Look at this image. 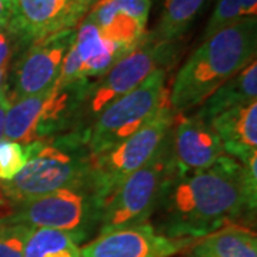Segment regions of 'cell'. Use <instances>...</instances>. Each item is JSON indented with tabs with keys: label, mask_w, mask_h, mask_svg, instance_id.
Listing matches in <instances>:
<instances>
[{
	"label": "cell",
	"mask_w": 257,
	"mask_h": 257,
	"mask_svg": "<svg viewBox=\"0 0 257 257\" xmlns=\"http://www.w3.org/2000/svg\"><path fill=\"white\" fill-rule=\"evenodd\" d=\"M8 72H9V66H5V67L0 69V93L3 92L5 87L8 86V79H6Z\"/></svg>",
	"instance_id": "cell-29"
},
{
	"label": "cell",
	"mask_w": 257,
	"mask_h": 257,
	"mask_svg": "<svg viewBox=\"0 0 257 257\" xmlns=\"http://www.w3.org/2000/svg\"><path fill=\"white\" fill-rule=\"evenodd\" d=\"M74 2V8H76V10L79 12V15L80 16H84L89 10H90V8H92L94 3H97L99 0H73Z\"/></svg>",
	"instance_id": "cell-28"
},
{
	"label": "cell",
	"mask_w": 257,
	"mask_h": 257,
	"mask_svg": "<svg viewBox=\"0 0 257 257\" xmlns=\"http://www.w3.org/2000/svg\"><path fill=\"white\" fill-rule=\"evenodd\" d=\"M170 133L155 156L128 176L101 206L97 234L147 223L156 213L166 186L175 173Z\"/></svg>",
	"instance_id": "cell-5"
},
{
	"label": "cell",
	"mask_w": 257,
	"mask_h": 257,
	"mask_svg": "<svg viewBox=\"0 0 257 257\" xmlns=\"http://www.w3.org/2000/svg\"><path fill=\"white\" fill-rule=\"evenodd\" d=\"M175 42H162L146 33L138 46L120 59L110 70L94 82L90 80L84 92L74 127V138L83 143L86 130L111 103L136 89L156 69L165 67L175 55Z\"/></svg>",
	"instance_id": "cell-4"
},
{
	"label": "cell",
	"mask_w": 257,
	"mask_h": 257,
	"mask_svg": "<svg viewBox=\"0 0 257 257\" xmlns=\"http://www.w3.org/2000/svg\"><path fill=\"white\" fill-rule=\"evenodd\" d=\"M73 46L82 63V77L84 80L99 79L114 64L128 55L117 45L107 40L97 26L87 18L76 29Z\"/></svg>",
	"instance_id": "cell-15"
},
{
	"label": "cell",
	"mask_w": 257,
	"mask_h": 257,
	"mask_svg": "<svg viewBox=\"0 0 257 257\" xmlns=\"http://www.w3.org/2000/svg\"><path fill=\"white\" fill-rule=\"evenodd\" d=\"M240 15L241 19L256 18L257 0H240Z\"/></svg>",
	"instance_id": "cell-26"
},
{
	"label": "cell",
	"mask_w": 257,
	"mask_h": 257,
	"mask_svg": "<svg viewBox=\"0 0 257 257\" xmlns=\"http://www.w3.org/2000/svg\"><path fill=\"white\" fill-rule=\"evenodd\" d=\"M100 210L90 184L86 183L18 203L6 219L30 229L63 231L80 244L97 231Z\"/></svg>",
	"instance_id": "cell-8"
},
{
	"label": "cell",
	"mask_w": 257,
	"mask_h": 257,
	"mask_svg": "<svg viewBox=\"0 0 257 257\" xmlns=\"http://www.w3.org/2000/svg\"><path fill=\"white\" fill-rule=\"evenodd\" d=\"M76 29H69L40 39L25 47L13 67V84L9 100L50 92L60 76L62 63L72 46Z\"/></svg>",
	"instance_id": "cell-9"
},
{
	"label": "cell",
	"mask_w": 257,
	"mask_h": 257,
	"mask_svg": "<svg viewBox=\"0 0 257 257\" xmlns=\"http://www.w3.org/2000/svg\"><path fill=\"white\" fill-rule=\"evenodd\" d=\"M30 227L0 219V257H23Z\"/></svg>",
	"instance_id": "cell-22"
},
{
	"label": "cell",
	"mask_w": 257,
	"mask_h": 257,
	"mask_svg": "<svg viewBox=\"0 0 257 257\" xmlns=\"http://www.w3.org/2000/svg\"><path fill=\"white\" fill-rule=\"evenodd\" d=\"M167 100L166 69L160 67L149 74L136 89L101 111L100 116L86 130L83 145L92 157L109 150L153 119Z\"/></svg>",
	"instance_id": "cell-7"
},
{
	"label": "cell",
	"mask_w": 257,
	"mask_h": 257,
	"mask_svg": "<svg viewBox=\"0 0 257 257\" xmlns=\"http://www.w3.org/2000/svg\"><path fill=\"white\" fill-rule=\"evenodd\" d=\"M210 123L226 155L241 162L257 152V100L224 111Z\"/></svg>",
	"instance_id": "cell-14"
},
{
	"label": "cell",
	"mask_w": 257,
	"mask_h": 257,
	"mask_svg": "<svg viewBox=\"0 0 257 257\" xmlns=\"http://www.w3.org/2000/svg\"><path fill=\"white\" fill-rule=\"evenodd\" d=\"M150 0H99L86 18L107 40L130 53L146 35Z\"/></svg>",
	"instance_id": "cell-13"
},
{
	"label": "cell",
	"mask_w": 257,
	"mask_h": 257,
	"mask_svg": "<svg viewBox=\"0 0 257 257\" xmlns=\"http://www.w3.org/2000/svg\"><path fill=\"white\" fill-rule=\"evenodd\" d=\"M257 153L244 160L223 155L206 169L173 173L156 213L155 229L172 239H200L254 216Z\"/></svg>",
	"instance_id": "cell-1"
},
{
	"label": "cell",
	"mask_w": 257,
	"mask_h": 257,
	"mask_svg": "<svg viewBox=\"0 0 257 257\" xmlns=\"http://www.w3.org/2000/svg\"><path fill=\"white\" fill-rule=\"evenodd\" d=\"M207 0H165L162 18L152 35L162 42H176L192 26Z\"/></svg>",
	"instance_id": "cell-19"
},
{
	"label": "cell",
	"mask_w": 257,
	"mask_h": 257,
	"mask_svg": "<svg viewBox=\"0 0 257 257\" xmlns=\"http://www.w3.org/2000/svg\"><path fill=\"white\" fill-rule=\"evenodd\" d=\"M10 16V0H0V28L8 25Z\"/></svg>",
	"instance_id": "cell-27"
},
{
	"label": "cell",
	"mask_w": 257,
	"mask_h": 257,
	"mask_svg": "<svg viewBox=\"0 0 257 257\" xmlns=\"http://www.w3.org/2000/svg\"><path fill=\"white\" fill-rule=\"evenodd\" d=\"M13 43L18 46L16 40L9 33V30L5 28H0V69L5 66H9V60L12 57V49Z\"/></svg>",
	"instance_id": "cell-24"
},
{
	"label": "cell",
	"mask_w": 257,
	"mask_h": 257,
	"mask_svg": "<svg viewBox=\"0 0 257 257\" xmlns=\"http://www.w3.org/2000/svg\"><path fill=\"white\" fill-rule=\"evenodd\" d=\"M82 19L73 0H10L6 29L19 47H28L40 39L76 29Z\"/></svg>",
	"instance_id": "cell-11"
},
{
	"label": "cell",
	"mask_w": 257,
	"mask_h": 257,
	"mask_svg": "<svg viewBox=\"0 0 257 257\" xmlns=\"http://www.w3.org/2000/svg\"><path fill=\"white\" fill-rule=\"evenodd\" d=\"M53 90V89H52ZM50 92L25 96L10 101L6 119H5V132L3 139L29 145L37 140V127L43 111L46 107Z\"/></svg>",
	"instance_id": "cell-18"
},
{
	"label": "cell",
	"mask_w": 257,
	"mask_h": 257,
	"mask_svg": "<svg viewBox=\"0 0 257 257\" xmlns=\"http://www.w3.org/2000/svg\"><path fill=\"white\" fill-rule=\"evenodd\" d=\"M23 257H82L80 246L63 231L30 229Z\"/></svg>",
	"instance_id": "cell-20"
},
{
	"label": "cell",
	"mask_w": 257,
	"mask_h": 257,
	"mask_svg": "<svg viewBox=\"0 0 257 257\" xmlns=\"http://www.w3.org/2000/svg\"><path fill=\"white\" fill-rule=\"evenodd\" d=\"M257 97V63L256 59L243 67L239 73L230 77L227 82L219 86L210 96L203 101L196 111L203 119H214L224 111L250 101Z\"/></svg>",
	"instance_id": "cell-16"
},
{
	"label": "cell",
	"mask_w": 257,
	"mask_h": 257,
	"mask_svg": "<svg viewBox=\"0 0 257 257\" xmlns=\"http://www.w3.org/2000/svg\"><path fill=\"white\" fill-rule=\"evenodd\" d=\"M241 20L240 0H217L209 23L204 29V39L213 36L221 29L229 28Z\"/></svg>",
	"instance_id": "cell-23"
},
{
	"label": "cell",
	"mask_w": 257,
	"mask_h": 257,
	"mask_svg": "<svg viewBox=\"0 0 257 257\" xmlns=\"http://www.w3.org/2000/svg\"><path fill=\"white\" fill-rule=\"evenodd\" d=\"M187 257H257L256 233L237 224L213 231L197 239Z\"/></svg>",
	"instance_id": "cell-17"
},
{
	"label": "cell",
	"mask_w": 257,
	"mask_h": 257,
	"mask_svg": "<svg viewBox=\"0 0 257 257\" xmlns=\"http://www.w3.org/2000/svg\"><path fill=\"white\" fill-rule=\"evenodd\" d=\"M92 156L73 136L42 142L36 153L9 182L0 183V197L18 204L66 187L89 183Z\"/></svg>",
	"instance_id": "cell-3"
},
{
	"label": "cell",
	"mask_w": 257,
	"mask_h": 257,
	"mask_svg": "<svg viewBox=\"0 0 257 257\" xmlns=\"http://www.w3.org/2000/svg\"><path fill=\"white\" fill-rule=\"evenodd\" d=\"M257 19H241L204 39L176 74L169 90L172 110L184 113L200 106L219 86L256 59Z\"/></svg>",
	"instance_id": "cell-2"
},
{
	"label": "cell",
	"mask_w": 257,
	"mask_h": 257,
	"mask_svg": "<svg viewBox=\"0 0 257 257\" xmlns=\"http://www.w3.org/2000/svg\"><path fill=\"white\" fill-rule=\"evenodd\" d=\"M42 142L23 145L19 142L0 140V183L9 182L25 167L30 157L36 153Z\"/></svg>",
	"instance_id": "cell-21"
},
{
	"label": "cell",
	"mask_w": 257,
	"mask_h": 257,
	"mask_svg": "<svg viewBox=\"0 0 257 257\" xmlns=\"http://www.w3.org/2000/svg\"><path fill=\"white\" fill-rule=\"evenodd\" d=\"M170 146L176 173L202 170L226 155L210 121L197 113L184 116L172 127Z\"/></svg>",
	"instance_id": "cell-12"
},
{
	"label": "cell",
	"mask_w": 257,
	"mask_h": 257,
	"mask_svg": "<svg viewBox=\"0 0 257 257\" xmlns=\"http://www.w3.org/2000/svg\"><path fill=\"white\" fill-rule=\"evenodd\" d=\"M194 239H172L153 224L142 223L97 234L80 247L82 257H172L189 248Z\"/></svg>",
	"instance_id": "cell-10"
},
{
	"label": "cell",
	"mask_w": 257,
	"mask_h": 257,
	"mask_svg": "<svg viewBox=\"0 0 257 257\" xmlns=\"http://www.w3.org/2000/svg\"><path fill=\"white\" fill-rule=\"evenodd\" d=\"M9 86L5 87V90L0 93V140L3 139L5 132V119H6V111L9 107Z\"/></svg>",
	"instance_id": "cell-25"
},
{
	"label": "cell",
	"mask_w": 257,
	"mask_h": 257,
	"mask_svg": "<svg viewBox=\"0 0 257 257\" xmlns=\"http://www.w3.org/2000/svg\"><path fill=\"white\" fill-rule=\"evenodd\" d=\"M175 117V111L167 100L156 116L135 135L92 157L89 184L100 206L124 183L128 176L138 172L155 156L172 132Z\"/></svg>",
	"instance_id": "cell-6"
}]
</instances>
